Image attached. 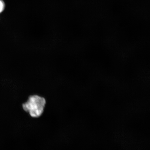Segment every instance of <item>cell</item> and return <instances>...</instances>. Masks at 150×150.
<instances>
[{
    "label": "cell",
    "mask_w": 150,
    "mask_h": 150,
    "mask_svg": "<svg viewBox=\"0 0 150 150\" xmlns=\"http://www.w3.org/2000/svg\"><path fill=\"white\" fill-rule=\"evenodd\" d=\"M46 100L44 97L37 95L31 96L22 104V108L31 117L38 118L42 116L44 111Z\"/></svg>",
    "instance_id": "obj_1"
},
{
    "label": "cell",
    "mask_w": 150,
    "mask_h": 150,
    "mask_svg": "<svg viewBox=\"0 0 150 150\" xmlns=\"http://www.w3.org/2000/svg\"><path fill=\"white\" fill-rule=\"evenodd\" d=\"M5 5L3 0H0V13L4 10Z\"/></svg>",
    "instance_id": "obj_2"
}]
</instances>
